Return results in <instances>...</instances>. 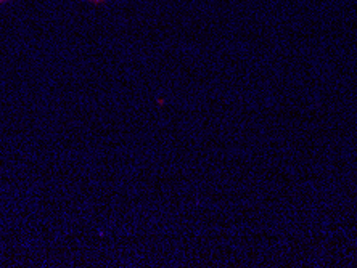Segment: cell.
Instances as JSON below:
<instances>
[{
	"label": "cell",
	"mask_w": 357,
	"mask_h": 268,
	"mask_svg": "<svg viewBox=\"0 0 357 268\" xmlns=\"http://www.w3.org/2000/svg\"><path fill=\"white\" fill-rule=\"evenodd\" d=\"M7 2H13V0H0V5L7 3ZM86 2H91V3H93V5H100V3L107 2V0H86Z\"/></svg>",
	"instance_id": "obj_1"
}]
</instances>
